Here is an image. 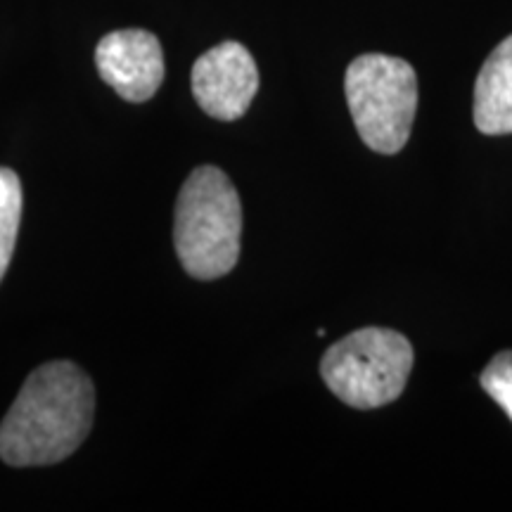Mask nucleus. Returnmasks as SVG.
Instances as JSON below:
<instances>
[{
    "label": "nucleus",
    "mask_w": 512,
    "mask_h": 512,
    "mask_svg": "<svg viewBox=\"0 0 512 512\" xmlns=\"http://www.w3.org/2000/svg\"><path fill=\"white\" fill-rule=\"evenodd\" d=\"M93 408V382L79 366L53 361L36 368L0 422V458L12 467L60 463L88 437Z\"/></svg>",
    "instance_id": "nucleus-1"
},
{
    "label": "nucleus",
    "mask_w": 512,
    "mask_h": 512,
    "mask_svg": "<svg viewBox=\"0 0 512 512\" xmlns=\"http://www.w3.org/2000/svg\"><path fill=\"white\" fill-rule=\"evenodd\" d=\"M344 93L363 143L380 155L401 152L418 112V76L411 64L382 53L356 57L344 76Z\"/></svg>",
    "instance_id": "nucleus-3"
},
{
    "label": "nucleus",
    "mask_w": 512,
    "mask_h": 512,
    "mask_svg": "<svg viewBox=\"0 0 512 512\" xmlns=\"http://www.w3.org/2000/svg\"><path fill=\"white\" fill-rule=\"evenodd\" d=\"M19 221H22V183L15 171L0 166V280L15 252Z\"/></svg>",
    "instance_id": "nucleus-8"
},
{
    "label": "nucleus",
    "mask_w": 512,
    "mask_h": 512,
    "mask_svg": "<svg viewBox=\"0 0 512 512\" xmlns=\"http://www.w3.org/2000/svg\"><path fill=\"white\" fill-rule=\"evenodd\" d=\"M259 91V69L242 43L226 41L207 50L192 67V95L209 117L235 121Z\"/></svg>",
    "instance_id": "nucleus-5"
},
{
    "label": "nucleus",
    "mask_w": 512,
    "mask_h": 512,
    "mask_svg": "<svg viewBox=\"0 0 512 512\" xmlns=\"http://www.w3.org/2000/svg\"><path fill=\"white\" fill-rule=\"evenodd\" d=\"M102 81L128 102H145L164 81V50L155 34L145 29H119L95 48Z\"/></svg>",
    "instance_id": "nucleus-6"
},
{
    "label": "nucleus",
    "mask_w": 512,
    "mask_h": 512,
    "mask_svg": "<svg viewBox=\"0 0 512 512\" xmlns=\"http://www.w3.org/2000/svg\"><path fill=\"white\" fill-rule=\"evenodd\" d=\"M242 204L235 185L216 166H200L176 202L174 242L181 266L197 280H216L240 259Z\"/></svg>",
    "instance_id": "nucleus-2"
},
{
    "label": "nucleus",
    "mask_w": 512,
    "mask_h": 512,
    "mask_svg": "<svg viewBox=\"0 0 512 512\" xmlns=\"http://www.w3.org/2000/svg\"><path fill=\"white\" fill-rule=\"evenodd\" d=\"M475 124L486 136L512 133V36L498 43L479 69Z\"/></svg>",
    "instance_id": "nucleus-7"
},
{
    "label": "nucleus",
    "mask_w": 512,
    "mask_h": 512,
    "mask_svg": "<svg viewBox=\"0 0 512 512\" xmlns=\"http://www.w3.org/2000/svg\"><path fill=\"white\" fill-rule=\"evenodd\" d=\"M479 384L512 420V349L501 351L479 375Z\"/></svg>",
    "instance_id": "nucleus-9"
},
{
    "label": "nucleus",
    "mask_w": 512,
    "mask_h": 512,
    "mask_svg": "<svg viewBox=\"0 0 512 512\" xmlns=\"http://www.w3.org/2000/svg\"><path fill=\"white\" fill-rule=\"evenodd\" d=\"M413 347L401 332L361 328L325 351L320 377L339 401L358 411L399 399L413 370Z\"/></svg>",
    "instance_id": "nucleus-4"
}]
</instances>
